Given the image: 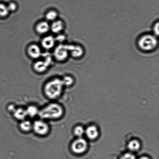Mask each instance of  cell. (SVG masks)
<instances>
[{
	"mask_svg": "<svg viewBox=\"0 0 159 159\" xmlns=\"http://www.w3.org/2000/svg\"><path fill=\"white\" fill-rule=\"evenodd\" d=\"M64 113L63 107L57 103L53 102L48 104L39 111V115L43 120H56L63 116Z\"/></svg>",
	"mask_w": 159,
	"mask_h": 159,
	"instance_id": "6da1fadb",
	"label": "cell"
},
{
	"mask_svg": "<svg viewBox=\"0 0 159 159\" xmlns=\"http://www.w3.org/2000/svg\"><path fill=\"white\" fill-rule=\"evenodd\" d=\"M63 85L62 79L55 78L47 83L44 88L45 94L49 99H54L60 97L63 93Z\"/></svg>",
	"mask_w": 159,
	"mask_h": 159,
	"instance_id": "7a4b0ae2",
	"label": "cell"
},
{
	"mask_svg": "<svg viewBox=\"0 0 159 159\" xmlns=\"http://www.w3.org/2000/svg\"><path fill=\"white\" fill-rule=\"evenodd\" d=\"M138 45L141 51L149 52L157 48L158 45V40L154 35L144 34L138 39Z\"/></svg>",
	"mask_w": 159,
	"mask_h": 159,
	"instance_id": "3957f363",
	"label": "cell"
},
{
	"mask_svg": "<svg viewBox=\"0 0 159 159\" xmlns=\"http://www.w3.org/2000/svg\"><path fill=\"white\" fill-rule=\"evenodd\" d=\"M32 130L37 135L44 136L49 133V126L47 123L43 120H37L33 123Z\"/></svg>",
	"mask_w": 159,
	"mask_h": 159,
	"instance_id": "277c9868",
	"label": "cell"
},
{
	"mask_svg": "<svg viewBox=\"0 0 159 159\" xmlns=\"http://www.w3.org/2000/svg\"><path fill=\"white\" fill-rule=\"evenodd\" d=\"M69 53L68 45L60 44L54 50V55L57 60L63 61L68 58Z\"/></svg>",
	"mask_w": 159,
	"mask_h": 159,
	"instance_id": "5b68a950",
	"label": "cell"
},
{
	"mask_svg": "<svg viewBox=\"0 0 159 159\" xmlns=\"http://www.w3.org/2000/svg\"><path fill=\"white\" fill-rule=\"evenodd\" d=\"M71 149L74 153L81 154L85 152L87 149L86 141L82 138L78 139L72 143Z\"/></svg>",
	"mask_w": 159,
	"mask_h": 159,
	"instance_id": "8992f818",
	"label": "cell"
},
{
	"mask_svg": "<svg viewBox=\"0 0 159 159\" xmlns=\"http://www.w3.org/2000/svg\"><path fill=\"white\" fill-rule=\"evenodd\" d=\"M27 51L30 57L33 59L39 58L42 55L41 49L37 45H30L28 48Z\"/></svg>",
	"mask_w": 159,
	"mask_h": 159,
	"instance_id": "52a82bcc",
	"label": "cell"
},
{
	"mask_svg": "<svg viewBox=\"0 0 159 159\" xmlns=\"http://www.w3.org/2000/svg\"><path fill=\"white\" fill-rule=\"evenodd\" d=\"M69 53L73 57L79 58L82 57L84 53V50L82 47L74 45H68Z\"/></svg>",
	"mask_w": 159,
	"mask_h": 159,
	"instance_id": "ba28073f",
	"label": "cell"
},
{
	"mask_svg": "<svg viewBox=\"0 0 159 159\" xmlns=\"http://www.w3.org/2000/svg\"><path fill=\"white\" fill-rule=\"evenodd\" d=\"M55 38L52 36H48L42 40L41 45L45 49L50 50L54 47L55 44Z\"/></svg>",
	"mask_w": 159,
	"mask_h": 159,
	"instance_id": "9c48e42d",
	"label": "cell"
},
{
	"mask_svg": "<svg viewBox=\"0 0 159 159\" xmlns=\"http://www.w3.org/2000/svg\"><path fill=\"white\" fill-rule=\"evenodd\" d=\"M36 30L39 34H45L50 30V25L46 21H42L39 23L36 26Z\"/></svg>",
	"mask_w": 159,
	"mask_h": 159,
	"instance_id": "30bf717a",
	"label": "cell"
},
{
	"mask_svg": "<svg viewBox=\"0 0 159 159\" xmlns=\"http://www.w3.org/2000/svg\"><path fill=\"white\" fill-rule=\"evenodd\" d=\"M64 28V24L61 20L53 21L50 25V30L54 33L58 34L63 31Z\"/></svg>",
	"mask_w": 159,
	"mask_h": 159,
	"instance_id": "8fae6325",
	"label": "cell"
},
{
	"mask_svg": "<svg viewBox=\"0 0 159 159\" xmlns=\"http://www.w3.org/2000/svg\"><path fill=\"white\" fill-rule=\"evenodd\" d=\"M13 113L16 119L21 121L25 120L26 116H27L26 109L21 107L16 108Z\"/></svg>",
	"mask_w": 159,
	"mask_h": 159,
	"instance_id": "7c38bea8",
	"label": "cell"
},
{
	"mask_svg": "<svg viewBox=\"0 0 159 159\" xmlns=\"http://www.w3.org/2000/svg\"><path fill=\"white\" fill-rule=\"evenodd\" d=\"M48 65L44 61H39L35 62L34 65V70L37 72L43 73L46 71L48 68Z\"/></svg>",
	"mask_w": 159,
	"mask_h": 159,
	"instance_id": "4fadbf2b",
	"label": "cell"
},
{
	"mask_svg": "<svg viewBox=\"0 0 159 159\" xmlns=\"http://www.w3.org/2000/svg\"><path fill=\"white\" fill-rule=\"evenodd\" d=\"M86 134L90 139H94L97 138L98 131L97 128L94 126H90L85 131Z\"/></svg>",
	"mask_w": 159,
	"mask_h": 159,
	"instance_id": "5bb4252c",
	"label": "cell"
},
{
	"mask_svg": "<svg viewBox=\"0 0 159 159\" xmlns=\"http://www.w3.org/2000/svg\"><path fill=\"white\" fill-rule=\"evenodd\" d=\"M20 129L24 132H29L32 130L33 123L28 120H24L21 121L20 125Z\"/></svg>",
	"mask_w": 159,
	"mask_h": 159,
	"instance_id": "9a60e30c",
	"label": "cell"
},
{
	"mask_svg": "<svg viewBox=\"0 0 159 159\" xmlns=\"http://www.w3.org/2000/svg\"><path fill=\"white\" fill-rule=\"evenodd\" d=\"M27 116L30 117H34L39 115V110H38L37 107L34 105L29 106L26 109Z\"/></svg>",
	"mask_w": 159,
	"mask_h": 159,
	"instance_id": "2e32d148",
	"label": "cell"
},
{
	"mask_svg": "<svg viewBox=\"0 0 159 159\" xmlns=\"http://www.w3.org/2000/svg\"><path fill=\"white\" fill-rule=\"evenodd\" d=\"M57 16L58 14L55 11H51L47 12L46 15V19L49 21H56Z\"/></svg>",
	"mask_w": 159,
	"mask_h": 159,
	"instance_id": "e0dca14e",
	"label": "cell"
},
{
	"mask_svg": "<svg viewBox=\"0 0 159 159\" xmlns=\"http://www.w3.org/2000/svg\"><path fill=\"white\" fill-rule=\"evenodd\" d=\"M140 144L137 140H133L131 141L128 144V148L130 150L132 151H136L139 149Z\"/></svg>",
	"mask_w": 159,
	"mask_h": 159,
	"instance_id": "ac0fdd59",
	"label": "cell"
},
{
	"mask_svg": "<svg viewBox=\"0 0 159 159\" xmlns=\"http://www.w3.org/2000/svg\"><path fill=\"white\" fill-rule=\"evenodd\" d=\"M7 6L2 3H0V17H4L7 16L9 13Z\"/></svg>",
	"mask_w": 159,
	"mask_h": 159,
	"instance_id": "d6986e66",
	"label": "cell"
},
{
	"mask_svg": "<svg viewBox=\"0 0 159 159\" xmlns=\"http://www.w3.org/2000/svg\"><path fill=\"white\" fill-rule=\"evenodd\" d=\"M62 80L64 86H70L72 85L74 82V79L70 76H65L62 79Z\"/></svg>",
	"mask_w": 159,
	"mask_h": 159,
	"instance_id": "ffe728a7",
	"label": "cell"
},
{
	"mask_svg": "<svg viewBox=\"0 0 159 159\" xmlns=\"http://www.w3.org/2000/svg\"><path fill=\"white\" fill-rule=\"evenodd\" d=\"M85 132L83 128L81 126H77L75 128L74 130V133L76 136L81 137L82 136Z\"/></svg>",
	"mask_w": 159,
	"mask_h": 159,
	"instance_id": "44dd1931",
	"label": "cell"
},
{
	"mask_svg": "<svg viewBox=\"0 0 159 159\" xmlns=\"http://www.w3.org/2000/svg\"><path fill=\"white\" fill-rule=\"evenodd\" d=\"M121 159H136L134 155L131 153H127L124 154Z\"/></svg>",
	"mask_w": 159,
	"mask_h": 159,
	"instance_id": "7402d4cb",
	"label": "cell"
},
{
	"mask_svg": "<svg viewBox=\"0 0 159 159\" xmlns=\"http://www.w3.org/2000/svg\"><path fill=\"white\" fill-rule=\"evenodd\" d=\"M7 7L9 11H14L16 10L17 6L15 3H11L7 6Z\"/></svg>",
	"mask_w": 159,
	"mask_h": 159,
	"instance_id": "603a6c76",
	"label": "cell"
},
{
	"mask_svg": "<svg viewBox=\"0 0 159 159\" xmlns=\"http://www.w3.org/2000/svg\"><path fill=\"white\" fill-rule=\"evenodd\" d=\"M159 23L158 22L156 23L153 26V30L154 35L158 36L159 35Z\"/></svg>",
	"mask_w": 159,
	"mask_h": 159,
	"instance_id": "cb8c5ba5",
	"label": "cell"
},
{
	"mask_svg": "<svg viewBox=\"0 0 159 159\" xmlns=\"http://www.w3.org/2000/svg\"><path fill=\"white\" fill-rule=\"evenodd\" d=\"M65 37L64 35H59L57 38L55 39L56 41H57L60 43H62L64 41L65 39Z\"/></svg>",
	"mask_w": 159,
	"mask_h": 159,
	"instance_id": "d4e9b609",
	"label": "cell"
},
{
	"mask_svg": "<svg viewBox=\"0 0 159 159\" xmlns=\"http://www.w3.org/2000/svg\"><path fill=\"white\" fill-rule=\"evenodd\" d=\"M16 108L15 106H14L13 104H11V105H9L8 107V110L10 112H12L13 113Z\"/></svg>",
	"mask_w": 159,
	"mask_h": 159,
	"instance_id": "484cf974",
	"label": "cell"
},
{
	"mask_svg": "<svg viewBox=\"0 0 159 159\" xmlns=\"http://www.w3.org/2000/svg\"><path fill=\"white\" fill-rule=\"evenodd\" d=\"M139 159H149L148 157H141V158H140Z\"/></svg>",
	"mask_w": 159,
	"mask_h": 159,
	"instance_id": "4316f807",
	"label": "cell"
}]
</instances>
